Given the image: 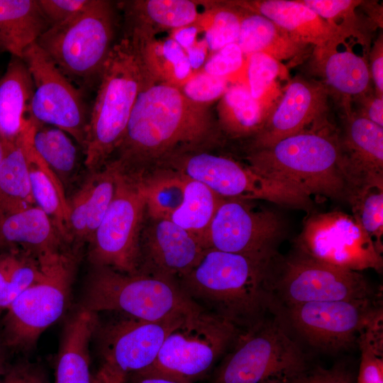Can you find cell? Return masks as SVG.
<instances>
[{"label": "cell", "mask_w": 383, "mask_h": 383, "mask_svg": "<svg viewBox=\"0 0 383 383\" xmlns=\"http://www.w3.org/2000/svg\"><path fill=\"white\" fill-rule=\"evenodd\" d=\"M207 109L187 99L180 88L152 82L139 93L114 159L128 172L195 151L216 139Z\"/></svg>", "instance_id": "cell-1"}, {"label": "cell", "mask_w": 383, "mask_h": 383, "mask_svg": "<svg viewBox=\"0 0 383 383\" xmlns=\"http://www.w3.org/2000/svg\"><path fill=\"white\" fill-rule=\"evenodd\" d=\"M277 257L209 248L178 283L198 306L244 330L274 315L270 284Z\"/></svg>", "instance_id": "cell-2"}, {"label": "cell", "mask_w": 383, "mask_h": 383, "mask_svg": "<svg viewBox=\"0 0 383 383\" xmlns=\"http://www.w3.org/2000/svg\"><path fill=\"white\" fill-rule=\"evenodd\" d=\"M152 82L128 33L109 52L88 117L82 151L89 172L103 167L116 151L139 93Z\"/></svg>", "instance_id": "cell-3"}, {"label": "cell", "mask_w": 383, "mask_h": 383, "mask_svg": "<svg viewBox=\"0 0 383 383\" xmlns=\"http://www.w3.org/2000/svg\"><path fill=\"white\" fill-rule=\"evenodd\" d=\"M248 160L255 172L309 197H346L339 133L327 119L270 147L252 150Z\"/></svg>", "instance_id": "cell-4"}, {"label": "cell", "mask_w": 383, "mask_h": 383, "mask_svg": "<svg viewBox=\"0 0 383 383\" xmlns=\"http://www.w3.org/2000/svg\"><path fill=\"white\" fill-rule=\"evenodd\" d=\"M310 363L289 331L272 315L240 331L211 383H282Z\"/></svg>", "instance_id": "cell-5"}, {"label": "cell", "mask_w": 383, "mask_h": 383, "mask_svg": "<svg viewBox=\"0 0 383 383\" xmlns=\"http://www.w3.org/2000/svg\"><path fill=\"white\" fill-rule=\"evenodd\" d=\"M77 250L68 247L39 257L40 277L5 311L1 335L6 348L30 350L41 334L62 317L71 297Z\"/></svg>", "instance_id": "cell-6"}, {"label": "cell", "mask_w": 383, "mask_h": 383, "mask_svg": "<svg viewBox=\"0 0 383 383\" xmlns=\"http://www.w3.org/2000/svg\"><path fill=\"white\" fill-rule=\"evenodd\" d=\"M115 26L112 3L91 0L72 18L49 27L36 43L71 82L89 87L100 79Z\"/></svg>", "instance_id": "cell-7"}, {"label": "cell", "mask_w": 383, "mask_h": 383, "mask_svg": "<svg viewBox=\"0 0 383 383\" xmlns=\"http://www.w3.org/2000/svg\"><path fill=\"white\" fill-rule=\"evenodd\" d=\"M82 307L99 313L115 311L144 321H158L199 308L178 282L93 267L85 284Z\"/></svg>", "instance_id": "cell-8"}, {"label": "cell", "mask_w": 383, "mask_h": 383, "mask_svg": "<svg viewBox=\"0 0 383 383\" xmlns=\"http://www.w3.org/2000/svg\"><path fill=\"white\" fill-rule=\"evenodd\" d=\"M240 331L199 307L184 315L165 338L154 363L138 373L194 383L221 359Z\"/></svg>", "instance_id": "cell-9"}, {"label": "cell", "mask_w": 383, "mask_h": 383, "mask_svg": "<svg viewBox=\"0 0 383 383\" xmlns=\"http://www.w3.org/2000/svg\"><path fill=\"white\" fill-rule=\"evenodd\" d=\"M118 165L114 195L89 244L88 259L93 267L134 274L139 269L145 195L141 173L127 172Z\"/></svg>", "instance_id": "cell-10"}, {"label": "cell", "mask_w": 383, "mask_h": 383, "mask_svg": "<svg viewBox=\"0 0 383 383\" xmlns=\"http://www.w3.org/2000/svg\"><path fill=\"white\" fill-rule=\"evenodd\" d=\"M275 311L308 302L376 299L374 289L359 272L340 268L299 252L277 257L270 284Z\"/></svg>", "instance_id": "cell-11"}, {"label": "cell", "mask_w": 383, "mask_h": 383, "mask_svg": "<svg viewBox=\"0 0 383 383\" xmlns=\"http://www.w3.org/2000/svg\"><path fill=\"white\" fill-rule=\"evenodd\" d=\"M169 160L175 170L201 182L223 199H262L294 208H307L311 204L310 197L296 189L226 156L192 151Z\"/></svg>", "instance_id": "cell-12"}, {"label": "cell", "mask_w": 383, "mask_h": 383, "mask_svg": "<svg viewBox=\"0 0 383 383\" xmlns=\"http://www.w3.org/2000/svg\"><path fill=\"white\" fill-rule=\"evenodd\" d=\"M186 313L153 321L125 316L106 325L99 323L96 334L101 366L94 383H125L131 375L150 367L167 335Z\"/></svg>", "instance_id": "cell-13"}, {"label": "cell", "mask_w": 383, "mask_h": 383, "mask_svg": "<svg viewBox=\"0 0 383 383\" xmlns=\"http://www.w3.org/2000/svg\"><path fill=\"white\" fill-rule=\"evenodd\" d=\"M375 299L308 302L279 308L274 316L311 346L337 353L355 344L382 309Z\"/></svg>", "instance_id": "cell-14"}, {"label": "cell", "mask_w": 383, "mask_h": 383, "mask_svg": "<svg viewBox=\"0 0 383 383\" xmlns=\"http://www.w3.org/2000/svg\"><path fill=\"white\" fill-rule=\"evenodd\" d=\"M299 253L345 270L381 271L382 250L359 219L333 211L311 216L298 238Z\"/></svg>", "instance_id": "cell-15"}, {"label": "cell", "mask_w": 383, "mask_h": 383, "mask_svg": "<svg viewBox=\"0 0 383 383\" xmlns=\"http://www.w3.org/2000/svg\"><path fill=\"white\" fill-rule=\"evenodd\" d=\"M22 59L34 85L30 117L38 123L62 129L82 148L88 117L81 90L60 71L36 43L25 50Z\"/></svg>", "instance_id": "cell-16"}, {"label": "cell", "mask_w": 383, "mask_h": 383, "mask_svg": "<svg viewBox=\"0 0 383 383\" xmlns=\"http://www.w3.org/2000/svg\"><path fill=\"white\" fill-rule=\"evenodd\" d=\"M279 216L246 201L223 199L211 223L206 248L246 255H276L283 234Z\"/></svg>", "instance_id": "cell-17"}, {"label": "cell", "mask_w": 383, "mask_h": 383, "mask_svg": "<svg viewBox=\"0 0 383 383\" xmlns=\"http://www.w3.org/2000/svg\"><path fill=\"white\" fill-rule=\"evenodd\" d=\"M339 133L340 166L346 199L353 211L371 190H383V127L355 113L345 112Z\"/></svg>", "instance_id": "cell-18"}, {"label": "cell", "mask_w": 383, "mask_h": 383, "mask_svg": "<svg viewBox=\"0 0 383 383\" xmlns=\"http://www.w3.org/2000/svg\"><path fill=\"white\" fill-rule=\"evenodd\" d=\"M329 91L320 81L296 77L289 82L262 129L252 150L265 148L326 120Z\"/></svg>", "instance_id": "cell-19"}, {"label": "cell", "mask_w": 383, "mask_h": 383, "mask_svg": "<svg viewBox=\"0 0 383 383\" xmlns=\"http://www.w3.org/2000/svg\"><path fill=\"white\" fill-rule=\"evenodd\" d=\"M148 219L140 236L138 273L178 282L197 265L206 249L170 219Z\"/></svg>", "instance_id": "cell-20"}, {"label": "cell", "mask_w": 383, "mask_h": 383, "mask_svg": "<svg viewBox=\"0 0 383 383\" xmlns=\"http://www.w3.org/2000/svg\"><path fill=\"white\" fill-rule=\"evenodd\" d=\"M231 5L262 15L294 39L313 48H337L348 35L324 20L301 0L228 1Z\"/></svg>", "instance_id": "cell-21"}, {"label": "cell", "mask_w": 383, "mask_h": 383, "mask_svg": "<svg viewBox=\"0 0 383 383\" xmlns=\"http://www.w3.org/2000/svg\"><path fill=\"white\" fill-rule=\"evenodd\" d=\"M118 165L113 160L89 172L82 185L67 199V237L78 249L89 244L113 199Z\"/></svg>", "instance_id": "cell-22"}, {"label": "cell", "mask_w": 383, "mask_h": 383, "mask_svg": "<svg viewBox=\"0 0 383 383\" xmlns=\"http://www.w3.org/2000/svg\"><path fill=\"white\" fill-rule=\"evenodd\" d=\"M72 247L52 219L35 205L0 219V252L18 249L38 257Z\"/></svg>", "instance_id": "cell-23"}, {"label": "cell", "mask_w": 383, "mask_h": 383, "mask_svg": "<svg viewBox=\"0 0 383 383\" xmlns=\"http://www.w3.org/2000/svg\"><path fill=\"white\" fill-rule=\"evenodd\" d=\"M311 67L329 92L342 97L345 111L351 109L353 98L371 89V76L366 58L350 49L338 51L337 48H314Z\"/></svg>", "instance_id": "cell-24"}, {"label": "cell", "mask_w": 383, "mask_h": 383, "mask_svg": "<svg viewBox=\"0 0 383 383\" xmlns=\"http://www.w3.org/2000/svg\"><path fill=\"white\" fill-rule=\"evenodd\" d=\"M99 324L98 313L82 306L68 318L61 339L55 383H94L89 348Z\"/></svg>", "instance_id": "cell-25"}, {"label": "cell", "mask_w": 383, "mask_h": 383, "mask_svg": "<svg viewBox=\"0 0 383 383\" xmlns=\"http://www.w3.org/2000/svg\"><path fill=\"white\" fill-rule=\"evenodd\" d=\"M128 33L144 67L155 82L181 88L195 72L185 51L171 37L157 39L154 31L135 25Z\"/></svg>", "instance_id": "cell-26"}, {"label": "cell", "mask_w": 383, "mask_h": 383, "mask_svg": "<svg viewBox=\"0 0 383 383\" xmlns=\"http://www.w3.org/2000/svg\"><path fill=\"white\" fill-rule=\"evenodd\" d=\"M238 9L240 11V26L236 43L245 56L262 52L280 62L283 60H299L309 53V45L294 39L269 18Z\"/></svg>", "instance_id": "cell-27"}, {"label": "cell", "mask_w": 383, "mask_h": 383, "mask_svg": "<svg viewBox=\"0 0 383 383\" xmlns=\"http://www.w3.org/2000/svg\"><path fill=\"white\" fill-rule=\"evenodd\" d=\"M34 85L23 59L11 56L0 78V140L11 142L23 131L28 120Z\"/></svg>", "instance_id": "cell-28"}, {"label": "cell", "mask_w": 383, "mask_h": 383, "mask_svg": "<svg viewBox=\"0 0 383 383\" xmlns=\"http://www.w3.org/2000/svg\"><path fill=\"white\" fill-rule=\"evenodd\" d=\"M49 27L36 0H0V52L22 59Z\"/></svg>", "instance_id": "cell-29"}, {"label": "cell", "mask_w": 383, "mask_h": 383, "mask_svg": "<svg viewBox=\"0 0 383 383\" xmlns=\"http://www.w3.org/2000/svg\"><path fill=\"white\" fill-rule=\"evenodd\" d=\"M33 128L34 121L30 118L26 131V148L32 196L35 205L52 219L69 244L65 190L57 176L35 150L32 143Z\"/></svg>", "instance_id": "cell-30"}, {"label": "cell", "mask_w": 383, "mask_h": 383, "mask_svg": "<svg viewBox=\"0 0 383 383\" xmlns=\"http://www.w3.org/2000/svg\"><path fill=\"white\" fill-rule=\"evenodd\" d=\"M28 122L16 140L1 142L0 219L35 205L31 192L26 148V131Z\"/></svg>", "instance_id": "cell-31"}, {"label": "cell", "mask_w": 383, "mask_h": 383, "mask_svg": "<svg viewBox=\"0 0 383 383\" xmlns=\"http://www.w3.org/2000/svg\"><path fill=\"white\" fill-rule=\"evenodd\" d=\"M242 83L229 85L218 105L220 128L233 138L255 136L270 113Z\"/></svg>", "instance_id": "cell-32"}, {"label": "cell", "mask_w": 383, "mask_h": 383, "mask_svg": "<svg viewBox=\"0 0 383 383\" xmlns=\"http://www.w3.org/2000/svg\"><path fill=\"white\" fill-rule=\"evenodd\" d=\"M222 200L205 184L187 177L182 199L167 219L189 232L207 249L209 230Z\"/></svg>", "instance_id": "cell-33"}, {"label": "cell", "mask_w": 383, "mask_h": 383, "mask_svg": "<svg viewBox=\"0 0 383 383\" xmlns=\"http://www.w3.org/2000/svg\"><path fill=\"white\" fill-rule=\"evenodd\" d=\"M75 142L62 129L34 121L33 147L64 189L73 182L79 170L81 157Z\"/></svg>", "instance_id": "cell-34"}, {"label": "cell", "mask_w": 383, "mask_h": 383, "mask_svg": "<svg viewBox=\"0 0 383 383\" xmlns=\"http://www.w3.org/2000/svg\"><path fill=\"white\" fill-rule=\"evenodd\" d=\"M128 14L133 25L149 28L156 33L160 30L172 31L195 24L200 13L194 1L141 0L130 4Z\"/></svg>", "instance_id": "cell-35"}, {"label": "cell", "mask_w": 383, "mask_h": 383, "mask_svg": "<svg viewBox=\"0 0 383 383\" xmlns=\"http://www.w3.org/2000/svg\"><path fill=\"white\" fill-rule=\"evenodd\" d=\"M195 25L205 33L209 50L214 52L236 43L240 26V11L228 1H207Z\"/></svg>", "instance_id": "cell-36"}, {"label": "cell", "mask_w": 383, "mask_h": 383, "mask_svg": "<svg viewBox=\"0 0 383 383\" xmlns=\"http://www.w3.org/2000/svg\"><path fill=\"white\" fill-rule=\"evenodd\" d=\"M282 71L281 63L271 56L262 52L252 53L245 56L238 83L244 84L252 97L271 111L280 96L275 80Z\"/></svg>", "instance_id": "cell-37"}, {"label": "cell", "mask_w": 383, "mask_h": 383, "mask_svg": "<svg viewBox=\"0 0 383 383\" xmlns=\"http://www.w3.org/2000/svg\"><path fill=\"white\" fill-rule=\"evenodd\" d=\"M186 178L175 170L156 172L148 177L142 175L148 217L169 218L182 199Z\"/></svg>", "instance_id": "cell-38"}, {"label": "cell", "mask_w": 383, "mask_h": 383, "mask_svg": "<svg viewBox=\"0 0 383 383\" xmlns=\"http://www.w3.org/2000/svg\"><path fill=\"white\" fill-rule=\"evenodd\" d=\"M318 16L331 25L355 38L367 50L368 34L374 25L369 19L362 18L356 12L362 1L359 0H301ZM369 52V50H367Z\"/></svg>", "instance_id": "cell-39"}, {"label": "cell", "mask_w": 383, "mask_h": 383, "mask_svg": "<svg viewBox=\"0 0 383 383\" xmlns=\"http://www.w3.org/2000/svg\"><path fill=\"white\" fill-rule=\"evenodd\" d=\"M382 316L377 315L361 333L357 345L361 360L356 383H383Z\"/></svg>", "instance_id": "cell-40"}, {"label": "cell", "mask_w": 383, "mask_h": 383, "mask_svg": "<svg viewBox=\"0 0 383 383\" xmlns=\"http://www.w3.org/2000/svg\"><path fill=\"white\" fill-rule=\"evenodd\" d=\"M41 273L42 264L39 257L17 250L7 282L0 292V314L5 312L21 294L35 283Z\"/></svg>", "instance_id": "cell-41"}, {"label": "cell", "mask_w": 383, "mask_h": 383, "mask_svg": "<svg viewBox=\"0 0 383 383\" xmlns=\"http://www.w3.org/2000/svg\"><path fill=\"white\" fill-rule=\"evenodd\" d=\"M245 56L236 43L228 44L214 52L206 60L202 71L229 82H239L244 69Z\"/></svg>", "instance_id": "cell-42"}, {"label": "cell", "mask_w": 383, "mask_h": 383, "mask_svg": "<svg viewBox=\"0 0 383 383\" xmlns=\"http://www.w3.org/2000/svg\"><path fill=\"white\" fill-rule=\"evenodd\" d=\"M229 83L226 78L199 70L192 74L180 89L192 102L207 106L210 103L221 99Z\"/></svg>", "instance_id": "cell-43"}, {"label": "cell", "mask_w": 383, "mask_h": 383, "mask_svg": "<svg viewBox=\"0 0 383 383\" xmlns=\"http://www.w3.org/2000/svg\"><path fill=\"white\" fill-rule=\"evenodd\" d=\"M353 213L377 247L382 250L383 190L373 189L369 192Z\"/></svg>", "instance_id": "cell-44"}, {"label": "cell", "mask_w": 383, "mask_h": 383, "mask_svg": "<svg viewBox=\"0 0 383 383\" xmlns=\"http://www.w3.org/2000/svg\"><path fill=\"white\" fill-rule=\"evenodd\" d=\"M357 372L345 362L330 368L310 363L306 368L282 383H356Z\"/></svg>", "instance_id": "cell-45"}, {"label": "cell", "mask_w": 383, "mask_h": 383, "mask_svg": "<svg viewBox=\"0 0 383 383\" xmlns=\"http://www.w3.org/2000/svg\"><path fill=\"white\" fill-rule=\"evenodd\" d=\"M91 0H37L49 26L72 18L90 3Z\"/></svg>", "instance_id": "cell-46"}, {"label": "cell", "mask_w": 383, "mask_h": 383, "mask_svg": "<svg viewBox=\"0 0 383 383\" xmlns=\"http://www.w3.org/2000/svg\"><path fill=\"white\" fill-rule=\"evenodd\" d=\"M0 383H50L41 367L30 362L8 364L0 374Z\"/></svg>", "instance_id": "cell-47"}, {"label": "cell", "mask_w": 383, "mask_h": 383, "mask_svg": "<svg viewBox=\"0 0 383 383\" xmlns=\"http://www.w3.org/2000/svg\"><path fill=\"white\" fill-rule=\"evenodd\" d=\"M357 109L354 112L371 122L383 127V98L372 89L351 100Z\"/></svg>", "instance_id": "cell-48"}, {"label": "cell", "mask_w": 383, "mask_h": 383, "mask_svg": "<svg viewBox=\"0 0 383 383\" xmlns=\"http://www.w3.org/2000/svg\"><path fill=\"white\" fill-rule=\"evenodd\" d=\"M370 72L371 79L374 85V92L377 96L383 98V36L380 35L370 48Z\"/></svg>", "instance_id": "cell-49"}, {"label": "cell", "mask_w": 383, "mask_h": 383, "mask_svg": "<svg viewBox=\"0 0 383 383\" xmlns=\"http://www.w3.org/2000/svg\"><path fill=\"white\" fill-rule=\"evenodd\" d=\"M199 32V28L193 24L172 30L171 38L185 51L197 41Z\"/></svg>", "instance_id": "cell-50"}, {"label": "cell", "mask_w": 383, "mask_h": 383, "mask_svg": "<svg viewBox=\"0 0 383 383\" xmlns=\"http://www.w3.org/2000/svg\"><path fill=\"white\" fill-rule=\"evenodd\" d=\"M209 49L204 39L197 40L192 47L185 50L191 67L194 72L199 70L206 62Z\"/></svg>", "instance_id": "cell-51"}, {"label": "cell", "mask_w": 383, "mask_h": 383, "mask_svg": "<svg viewBox=\"0 0 383 383\" xmlns=\"http://www.w3.org/2000/svg\"><path fill=\"white\" fill-rule=\"evenodd\" d=\"M132 377V383H184L165 377L143 373H137Z\"/></svg>", "instance_id": "cell-52"}, {"label": "cell", "mask_w": 383, "mask_h": 383, "mask_svg": "<svg viewBox=\"0 0 383 383\" xmlns=\"http://www.w3.org/2000/svg\"><path fill=\"white\" fill-rule=\"evenodd\" d=\"M6 347L0 334V374L4 371L7 365Z\"/></svg>", "instance_id": "cell-53"}, {"label": "cell", "mask_w": 383, "mask_h": 383, "mask_svg": "<svg viewBox=\"0 0 383 383\" xmlns=\"http://www.w3.org/2000/svg\"><path fill=\"white\" fill-rule=\"evenodd\" d=\"M2 157H3V145L0 140V165H1V160H2Z\"/></svg>", "instance_id": "cell-54"}]
</instances>
